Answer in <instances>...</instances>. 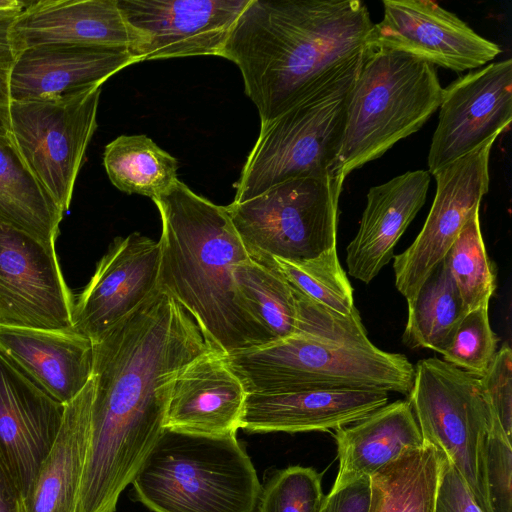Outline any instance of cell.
Returning a JSON list of instances; mask_svg holds the SVG:
<instances>
[{
    "label": "cell",
    "instance_id": "obj_37",
    "mask_svg": "<svg viewBox=\"0 0 512 512\" xmlns=\"http://www.w3.org/2000/svg\"><path fill=\"white\" fill-rule=\"evenodd\" d=\"M487 405L508 438L512 432V351L507 343L497 350L485 374L479 378Z\"/></svg>",
    "mask_w": 512,
    "mask_h": 512
},
{
    "label": "cell",
    "instance_id": "obj_24",
    "mask_svg": "<svg viewBox=\"0 0 512 512\" xmlns=\"http://www.w3.org/2000/svg\"><path fill=\"white\" fill-rule=\"evenodd\" d=\"M94 377L65 404L56 439L17 512H76L91 431Z\"/></svg>",
    "mask_w": 512,
    "mask_h": 512
},
{
    "label": "cell",
    "instance_id": "obj_4",
    "mask_svg": "<svg viewBox=\"0 0 512 512\" xmlns=\"http://www.w3.org/2000/svg\"><path fill=\"white\" fill-rule=\"evenodd\" d=\"M442 92L434 65L367 46L346 94L342 139L330 173L345 180L418 131L439 108Z\"/></svg>",
    "mask_w": 512,
    "mask_h": 512
},
{
    "label": "cell",
    "instance_id": "obj_36",
    "mask_svg": "<svg viewBox=\"0 0 512 512\" xmlns=\"http://www.w3.org/2000/svg\"><path fill=\"white\" fill-rule=\"evenodd\" d=\"M483 479L490 512H512L511 439L494 414L484 445Z\"/></svg>",
    "mask_w": 512,
    "mask_h": 512
},
{
    "label": "cell",
    "instance_id": "obj_20",
    "mask_svg": "<svg viewBox=\"0 0 512 512\" xmlns=\"http://www.w3.org/2000/svg\"><path fill=\"white\" fill-rule=\"evenodd\" d=\"M246 395L224 354L211 349L176 377L164 429L208 436L234 435L240 428Z\"/></svg>",
    "mask_w": 512,
    "mask_h": 512
},
{
    "label": "cell",
    "instance_id": "obj_30",
    "mask_svg": "<svg viewBox=\"0 0 512 512\" xmlns=\"http://www.w3.org/2000/svg\"><path fill=\"white\" fill-rule=\"evenodd\" d=\"M237 289L250 313L276 340L296 334L292 288L274 260L249 257L234 269Z\"/></svg>",
    "mask_w": 512,
    "mask_h": 512
},
{
    "label": "cell",
    "instance_id": "obj_19",
    "mask_svg": "<svg viewBox=\"0 0 512 512\" xmlns=\"http://www.w3.org/2000/svg\"><path fill=\"white\" fill-rule=\"evenodd\" d=\"M124 48L46 44L19 53L10 76V100L54 98L102 86L122 69L139 63Z\"/></svg>",
    "mask_w": 512,
    "mask_h": 512
},
{
    "label": "cell",
    "instance_id": "obj_18",
    "mask_svg": "<svg viewBox=\"0 0 512 512\" xmlns=\"http://www.w3.org/2000/svg\"><path fill=\"white\" fill-rule=\"evenodd\" d=\"M9 39L16 56L46 44L124 48L139 53L143 35L131 26L118 0H40L29 2L14 18Z\"/></svg>",
    "mask_w": 512,
    "mask_h": 512
},
{
    "label": "cell",
    "instance_id": "obj_34",
    "mask_svg": "<svg viewBox=\"0 0 512 512\" xmlns=\"http://www.w3.org/2000/svg\"><path fill=\"white\" fill-rule=\"evenodd\" d=\"M323 498L321 475L315 469L290 466L275 473L261 490L259 512H317Z\"/></svg>",
    "mask_w": 512,
    "mask_h": 512
},
{
    "label": "cell",
    "instance_id": "obj_23",
    "mask_svg": "<svg viewBox=\"0 0 512 512\" xmlns=\"http://www.w3.org/2000/svg\"><path fill=\"white\" fill-rule=\"evenodd\" d=\"M429 184L430 173L416 170L369 189L358 232L346 248L350 276L369 284L379 274L424 205Z\"/></svg>",
    "mask_w": 512,
    "mask_h": 512
},
{
    "label": "cell",
    "instance_id": "obj_6",
    "mask_svg": "<svg viewBox=\"0 0 512 512\" xmlns=\"http://www.w3.org/2000/svg\"><path fill=\"white\" fill-rule=\"evenodd\" d=\"M224 359L247 393L372 389L409 395L414 366L404 354L290 336Z\"/></svg>",
    "mask_w": 512,
    "mask_h": 512
},
{
    "label": "cell",
    "instance_id": "obj_2",
    "mask_svg": "<svg viewBox=\"0 0 512 512\" xmlns=\"http://www.w3.org/2000/svg\"><path fill=\"white\" fill-rule=\"evenodd\" d=\"M373 24L359 0H251L220 57L265 124L356 70Z\"/></svg>",
    "mask_w": 512,
    "mask_h": 512
},
{
    "label": "cell",
    "instance_id": "obj_22",
    "mask_svg": "<svg viewBox=\"0 0 512 512\" xmlns=\"http://www.w3.org/2000/svg\"><path fill=\"white\" fill-rule=\"evenodd\" d=\"M0 351L63 405L93 376V342L73 328L0 324Z\"/></svg>",
    "mask_w": 512,
    "mask_h": 512
},
{
    "label": "cell",
    "instance_id": "obj_38",
    "mask_svg": "<svg viewBox=\"0 0 512 512\" xmlns=\"http://www.w3.org/2000/svg\"><path fill=\"white\" fill-rule=\"evenodd\" d=\"M434 512H485L466 481L444 458L439 474Z\"/></svg>",
    "mask_w": 512,
    "mask_h": 512
},
{
    "label": "cell",
    "instance_id": "obj_29",
    "mask_svg": "<svg viewBox=\"0 0 512 512\" xmlns=\"http://www.w3.org/2000/svg\"><path fill=\"white\" fill-rule=\"evenodd\" d=\"M103 164L111 183L126 194L151 200L178 180V161L148 136L121 135L104 149Z\"/></svg>",
    "mask_w": 512,
    "mask_h": 512
},
{
    "label": "cell",
    "instance_id": "obj_17",
    "mask_svg": "<svg viewBox=\"0 0 512 512\" xmlns=\"http://www.w3.org/2000/svg\"><path fill=\"white\" fill-rule=\"evenodd\" d=\"M64 407L0 351V452L19 497L53 445Z\"/></svg>",
    "mask_w": 512,
    "mask_h": 512
},
{
    "label": "cell",
    "instance_id": "obj_40",
    "mask_svg": "<svg viewBox=\"0 0 512 512\" xmlns=\"http://www.w3.org/2000/svg\"><path fill=\"white\" fill-rule=\"evenodd\" d=\"M370 477L363 476L324 496L317 512H368Z\"/></svg>",
    "mask_w": 512,
    "mask_h": 512
},
{
    "label": "cell",
    "instance_id": "obj_1",
    "mask_svg": "<svg viewBox=\"0 0 512 512\" xmlns=\"http://www.w3.org/2000/svg\"><path fill=\"white\" fill-rule=\"evenodd\" d=\"M211 349L195 320L160 289L93 342L95 392L76 512L116 511L164 430L176 377Z\"/></svg>",
    "mask_w": 512,
    "mask_h": 512
},
{
    "label": "cell",
    "instance_id": "obj_41",
    "mask_svg": "<svg viewBox=\"0 0 512 512\" xmlns=\"http://www.w3.org/2000/svg\"><path fill=\"white\" fill-rule=\"evenodd\" d=\"M19 492L0 452V512H17Z\"/></svg>",
    "mask_w": 512,
    "mask_h": 512
},
{
    "label": "cell",
    "instance_id": "obj_25",
    "mask_svg": "<svg viewBox=\"0 0 512 512\" xmlns=\"http://www.w3.org/2000/svg\"><path fill=\"white\" fill-rule=\"evenodd\" d=\"M336 429L339 470L332 488L372 476L404 452L424 445L408 400H397Z\"/></svg>",
    "mask_w": 512,
    "mask_h": 512
},
{
    "label": "cell",
    "instance_id": "obj_33",
    "mask_svg": "<svg viewBox=\"0 0 512 512\" xmlns=\"http://www.w3.org/2000/svg\"><path fill=\"white\" fill-rule=\"evenodd\" d=\"M488 308L468 311L441 353L444 361L477 378L485 374L497 352L498 337L491 328Z\"/></svg>",
    "mask_w": 512,
    "mask_h": 512
},
{
    "label": "cell",
    "instance_id": "obj_26",
    "mask_svg": "<svg viewBox=\"0 0 512 512\" xmlns=\"http://www.w3.org/2000/svg\"><path fill=\"white\" fill-rule=\"evenodd\" d=\"M444 458L424 443L379 469L370 476L368 512H434Z\"/></svg>",
    "mask_w": 512,
    "mask_h": 512
},
{
    "label": "cell",
    "instance_id": "obj_32",
    "mask_svg": "<svg viewBox=\"0 0 512 512\" xmlns=\"http://www.w3.org/2000/svg\"><path fill=\"white\" fill-rule=\"evenodd\" d=\"M272 259L288 283L306 297L341 315H359L337 247L302 261Z\"/></svg>",
    "mask_w": 512,
    "mask_h": 512
},
{
    "label": "cell",
    "instance_id": "obj_39",
    "mask_svg": "<svg viewBox=\"0 0 512 512\" xmlns=\"http://www.w3.org/2000/svg\"><path fill=\"white\" fill-rule=\"evenodd\" d=\"M18 13H0V137L8 138L10 107V76L15 62L9 29Z\"/></svg>",
    "mask_w": 512,
    "mask_h": 512
},
{
    "label": "cell",
    "instance_id": "obj_27",
    "mask_svg": "<svg viewBox=\"0 0 512 512\" xmlns=\"http://www.w3.org/2000/svg\"><path fill=\"white\" fill-rule=\"evenodd\" d=\"M63 215L9 138L0 137V221L46 243H55Z\"/></svg>",
    "mask_w": 512,
    "mask_h": 512
},
{
    "label": "cell",
    "instance_id": "obj_28",
    "mask_svg": "<svg viewBox=\"0 0 512 512\" xmlns=\"http://www.w3.org/2000/svg\"><path fill=\"white\" fill-rule=\"evenodd\" d=\"M407 305L403 343L409 348H426L440 354L468 312L444 259L429 273Z\"/></svg>",
    "mask_w": 512,
    "mask_h": 512
},
{
    "label": "cell",
    "instance_id": "obj_35",
    "mask_svg": "<svg viewBox=\"0 0 512 512\" xmlns=\"http://www.w3.org/2000/svg\"><path fill=\"white\" fill-rule=\"evenodd\" d=\"M291 288L296 306L295 335L345 346L372 344L360 314L341 315L306 297L292 286Z\"/></svg>",
    "mask_w": 512,
    "mask_h": 512
},
{
    "label": "cell",
    "instance_id": "obj_15",
    "mask_svg": "<svg viewBox=\"0 0 512 512\" xmlns=\"http://www.w3.org/2000/svg\"><path fill=\"white\" fill-rule=\"evenodd\" d=\"M251 0H118L128 23L145 38L140 62L219 56Z\"/></svg>",
    "mask_w": 512,
    "mask_h": 512
},
{
    "label": "cell",
    "instance_id": "obj_3",
    "mask_svg": "<svg viewBox=\"0 0 512 512\" xmlns=\"http://www.w3.org/2000/svg\"><path fill=\"white\" fill-rule=\"evenodd\" d=\"M152 201L162 226L158 289L175 299L210 346L225 355L276 341L237 289L234 269L250 256L226 207L179 179Z\"/></svg>",
    "mask_w": 512,
    "mask_h": 512
},
{
    "label": "cell",
    "instance_id": "obj_13",
    "mask_svg": "<svg viewBox=\"0 0 512 512\" xmlns=\"http://www.w3.org/2000/svg\"><path fill=\"white\" fill-rule=\"evenodd\" d=\"M439 109L427 158L430 175L509 128L512 60L487 64L453 81L443 88Z\"/></svg>",
    "mask_w": 512,
    "mask_h": 512
},
{
    "label": "cell",
    "instance_id": "obj_11",
    "mask_svg": "<svg viewBox=\"0 0 512 512\" xmlns=\"http://www.w3.org/2000/svg\"><path fill=\"white\" fill-rule=\"evenodd\" d=\"M496 139H488L433 175L436 193L426 221L413 243L394 256L395 285L407 302L444 259L468 216L488 192L489 157Z\"/></svg>",
    "mask_w": 512,
    "mask_h": 512
},
{
    "label": "cell",
    "instance_id": "obj_5",
    "mask_svg": "<svg viewBox=\"0 0 512 512\" xmlns=\"http://www.w3.org/2000/svg\"><path fill=\"white\" fill-rule=\"evenodd\" d=\"M131 484L154 512H254L262 490L236 434L166 428Z\"/></svg>",
    "mask_w": 512,
    "mask_h": 512
},
{
    "label": "cell",
    "instance_id": "obj_16",
    "mask_svg": "<svg viewBox=\"0 0 512 512\" xmlns=\"http://www.w3.org/2000/svg\"><path fill=\"white\" fill-rule=\"evenodd\" d=\"M159 241L133 232L113 240L74 300L73 329L92 342L158 290Z\"/></svg>",
    "mask_w": 512,
    "mask_h": 512
},
{
    "label": "cell",
    "instance_id": "obj_12",
    "mask_svg": "<svg viewBox=\"0 0 512 512\" xmlns=\"http://www.w3.org/2000/svg\"><path fill=\"white\" fill-rule=\"evenodd\" d=\"M73 304L55 243L0 221V324L73 328Z\"/></svg>",
    "mask_w": 512,
    "mask_h": 512
},
{
    "label": "cell",
    "instance_id": "obj_7",
    "mask_svg": "<svg viewBox=\"0 0 512 512\" xmlns=\"http://www.w3.org/2000/svg\"><path fill=\"white\" fill-rule=\"evenodd\" d=\"M357 70L261 124L235 183L232 203L290 179L331 174L343 134L346 94Z\"/></svg>",
    "mask_w": 512,
    "mask_h": 512
},
{
    "label": "cell",
    "instance_id": "obj_9",
    "mask_svg": "<svg viewBox=\"0 0 512 512\" xmlns=\"http://www.w3.org/2000/svg\"><path fill=\"white\" fill-rule=\"evenodd\" d=\"M410 405L424 443L443 454L460 473L485 512H490L483 479V453L493 413L479 378L437 357L414 367Z\"/></svg>",
    "mask_w": 512,
    "mask_h": 512
},
{
    "label": "cell",
    "instance_id": "obj_10",
    "mask_svg": "<svg viewBox=\"0 0 512 512\" xmlns=\"http://www.w3.org/2000/svg\"><path fill=\"white\" fill-rule=\"evenodd\" d=\"M101 86L11 101L8 138L41 187L65 213L97 124Z\"/></svg>",
    "mask_w": 512,
    "mask_h": 512
},
{
    "label": "cell",
    "instance_id": "obj_14",
    "mask_svg": "<svg viewBox=\"0 0 512 512\" xmlns=\"http://www.w3.org/2000/svg\"><path fill=\"white\" fill-rule=\"evenodd\" d=\"M383 18L373 24L367 46L409 54L455 72L481 68L501 48L454 13L428 0H384Z\"/></svg>",
    "mask_w": 512,
    "mask_h": 512
},
{
    "label": "cell",
    "instance_id": "obj_42",
    "mask_svg": "<svg viewBox=\"0 0 512 512\" xmlns=\"http://www.w3.org/2000/svg\"><path fill=\"white\" fill-rule=\"evenodd\" d=\"M29 2L20 0H0V13L21 12Z\"/></svg>",
    "mask_w": 512,
    "mask_h": 512
},
{
    "label": "cell",
    "instance_id": "obj_31",
    "mask_svg": "<svg viewBox=\"0 0 512 512\" xmlns=\"http://www.w3.org/2000/svg\"><path fill=\"white\" fill-rule=\"evenodd\" d=\"M479 210L470 213L444 257L468 311L489 305L496 289V269L485 248Z\"/></svg>",
    "mask_w": 512,
    "mask_h": 512
},
{
    "label": "cell",
    "instance_id": "obj_8",
    "mask_svg": "<svg viewBox=\"0 0 512 512\" xmlns=\"http://www.w3.org/2000/svg\"><path fill=\"white\" fill-rule=\"evenodd\" d=\"M343 183L332 174L290 179L225 207L251 258L312 259L337 247Z\"/></svg>",
    "mask_w": 512,
    "mask_h": 512
},
{
    "label": "cell",
    "instance_id": "obj_21",
    "mask_svg": "<svg viewBox=\"0 0 512 512\" xmlns=\"http://www.w3.org/2000/svg\"><path fill=\"white\" fill-rule=\"evenodd\" d=\"M387 402L388 392L372 389L247 393L240 428L252 433L336 430Z\"/></svg>",
    "mask_w": 512,
    "mask_h": 512
}]
</instances>
